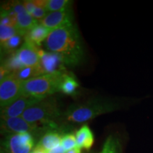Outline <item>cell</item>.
Here are the masks:
<instances>
[{"instance_id":"cell-9","label":"cell","mask_w":153,"mask_h":153,"mask_svg":"<svg viewBox=\"0 0 153 153\" xmlns=\"http://www.w3.org/2000/svg\"><path fill=\"white\" fill-rule=\"evenodd\" d=\"M41 100V99L22 94L11 105L1 109V117L15 118L22 116L28 108Z\"/></svg>"},{"instance_id":"cell-18","label":"cell","mask_w":153,"mask_h":153,"mask_svg":"<svg viewBox=\"0 0 153 153\" xmlns=\"http://www.w3.org/2000/svg\"><path fill=\"white\" fill-rule=\"evenodd\" d=\"M16 35H18L16 27L0 25V42H1V45H2L9 39H10L11 38Z\"/></svg>"},{"instance_id":"cell-13","label":"cell","mask_w":153,"mask_h":153,"mask_svg":"<svg viewBox=\"0 0 153 153\" xmlns=\"http://www.w3.org/2000/svg\"><path fill=\"white\" fill-rule=\"evenodd\" d=\"M51 30L48 29L43 25L38 24L32 28L25 36V41L32 43L34 45L39 46L43 41H45Z\"/></svg>"},{"instance_id":"cell-16","label":"cell","mask_w":153,"mask_h":153,"mask_svg":"<svg viewBox=\"0 0 153 153\" xmlns=\"http://www.w3.org/2000/svg\"><path fill=\"white\" fill-rule=\"evenodd\" d=\"M79 87V83L76 81L75 76L70 73H65L60 85V91L68 95L75 94L76 90Z\"/></svg>"},{"instance_id":"cell-2","label":"cell","mask_w":153,"mask_h":153,"mask_svg":"<svg viewBox=\"0 0 153 153\" xmlns=\"http://www.w3.org/2000/svg\"><path fill=\"white\" fill-rule=\"evenodd\" d=\"M120 104L110 99L96 98L70 106L63 114L67 121L83 123L100 115L112 112L119 108Z\"/></svg>"},{"instance_id":"cell-6","label":"cell","mask_w":153,"mask_h":153,"mask_svg":"<svg viewBox=\"0 0 153 153\" xmlns=\"http://www.w3.org/2000/svg\"><path fill=\"white\" fill-rule=\"evenodd\" d=\"M34 139L30 133L7 134L4 141V148L8 153H30Z\"/></svg>"},{"instance_id":"cell-17","label":"cell","mask_w":153,"mask_h":153,"mask_svg":"<svg viewBox=\"0 0 153 153\" xmlns=\"http://www.w3.org/2000/svg\"><path fill=\"white\" fill-rule=\"evenodd\" d=\"M71 7V1L69 0H48L45 9L48 12L63 10Z\"/></svg>"},{"instance_id":"cell-8","label":"cell","mask_w":153,"mask_h":153,"mask_svg":"<svg viewBox=\"0 0 153 153\" xmlns=\"http://www.w3.org/2000/svg\"><path fill=\"white\" fill-rule=\"evenodd\" d=\"M73 13L71 7L63 10L50 12L39 23L48 29L53 30L73 24Z\"/></svg>"},{"instance_id":"cell-1","label":"cell","mask_w":153,"mask_h":153,"mask_svg":"<svg viewBox=\"0 0 153 153\" xmlns=\"http://www.w3.org/2000/svg\"><path fill=\"white\" fill-rule=\"evenodd\" d=\"M51 52L60 55L64 65L74 67L84 59V48L77 28L73 24L51 30L45 41Z\"/></svg>"},{"instance_id":"cell-7","label":"cell","mask_w":153,"mask_h":153,"mask_svg":"<svg viewBox=\"0 0 153 153\" xmlns=\"http://www.w3.org/2000/svg\"><path fill=\"white\" fill-rule=\"evenodd\" d=\"M41 128L36 124L30 123L22 116L15 118L1 117V129L4 133H30L39 131Z\"/></svg>"},{"instance_id":"cell-26","label":"cell","mask_w":153,"mask_h":153,"mask_svg":"<svg viewBox=\"0 0 153 153\" xmlns=\"http://www.w3.org/2000/svg\"><path fill=\"white\" fill-rule=\"evenodd\" d=\"M65 153H82V151H81V149L77 148V147H76V148L72 149V150L67 151Z\"/></svg>"},{"instance_id":"cell-24","label":"cell","mask_w":153,"mask_h":153,"mask_svg":"<svg viewBox=\"0 0 153 153\" xmlns=\"http://www.w3.org/2000/svg\"><path fill=\"white\" fill-rule=\"evenodd\" d=\"M65 150H64V148H62V145H59L57 148L53 149L52 150H51L48 153H65Z\"/></svg>"},{"instance_id":"cell-5","label":"cell","mask_w":153,"mask_h":153,"mask_svg":"<svg viewBox=\"0 0 153 153\" xmlns=\"http://www.w3.org/2000/svg\"><path fill=\"white\" fill-rule=\"evenodd\" d=\"M23 82L14 72L7 74L0 82L1 109L9 106L22 95Z\"/></svg>"},{"instance_id":"cell-20","label":"cell","mask_w":153,"mask_h":153,"mask_svg":"<svg viewBox=\"0 0 153 153\" xmlns=\"http://www.w3.org/2000/svg\"><path fill=\"white\" fill-rule=\"evenodd\" d=\"M21 43V36L16 35L9 39L8 41L4 43L1 47L7 51H13L15 48H16L19 46Z\"/></svg>"},{"instance_id":"cell-21","label":"cell","mask_w":153,"mask_h":153,"mask_svg":"<svg viewBox=\"0 0 153 153\" xmlns=\"http://www.w3.org/2000/svg\"><path fill=\"white\" fill-rule=\"evenodd\" d=\"M48 14V11L45 9V8H43V7H36L34 9L33 13L31 14V16L33 17L34 19L38 21H41L42 19L45 18Z\"/></svg>"},{"instance_id":"cell-14","label":"cell","mask_w":153,"mask_h":153,"mask_svg":"<svg viewBox=\"0 0 153 153\" xmlns=\"http://www.w3.org/2000/svg\"><path fill=\"white\" fill-rule=\"evenodd\" d=\"M75 136L77 148L89 150L92 147L94 142V139L92 131L88 127V126L85 125L82 126L76 132Z\"/></svg>"},{"instance_id":"cell-19","label":"cell","mask_w":153,"mask_h":153,"mask_svg":"<svg viewBox=\"0 0 153 153\" xmlns=\"http://www.w3.org/2000/svg\"><path fill=\"white\" fill-rule=\"evenodd\" d=\"M61 145H62V148H64V150H65V152L76 148V136L72 133L65 134V135H62Z\"/></svg>"},{"instance_id":"cell-12","label":"cell","mask_w":153,"mask_h":153,"mask_svg":"<svg viewBox=\"0 0 153 153\" xmlns=\"http://www.w3.org/2000/svg\"><path fill=\"white\" fill-rule=\"evenodd\" d=\"M62 136L58 131L50 130L42 137L36 147L49 152L53 149L61 145Z\"/></svg>"},{"instance_id":"cell-22","label":"cell","mask_w":153,"mask_h":153,"mask_svg":"<svg viewBox=\"0 0 153 153\" xmlns=\"http://www.w3.org/2000/svg\"><path fill=\"white\" fill-rule=\"evenodd\" d=\"M23 4H24L26 12L30 15H31L33 11H34V9L36 7H38L37 5H36L35 0H27V1H24Z\"/></svg>"},{"instance_id":"cell-25","label":"cell","mask_w":153,"mask_h":153,"mask_svg":"<svg viewBox=\"0 0 153 153\" xmlns=\"http://www.w3.org/2000/svg\"><path fill=\"white\" fill-rule=\"evenodd\" d=\"M30 153H48V152H46L45 150H43V149L38 148V147L36 146V148H34V150L33 151H31Z\"/></svg>"},{"instance_id":"cell-23","label":"cell","mask_w":153,"mask_h":153,"mask_svg":"<svg viewBox=\"0 0 153 153\" xmlns=\"http://www.w3.org/2000/svg\"><path fill=\"white\" fill-rule=\"evenodd\" d=\"M10 9L12 10L16 15L22 14V13L26 12V9H25L24 5L23 3L20 2H14L12 4V6L10 7Z\"/></svg>"},{"instance_id":"cell-10","label":"cell","mask_w":153,"mask_h":153,"mask_svg":"<svg viewBox=\"0 0 153 153\" xmlns=\"http://www.w3.org/2000/svg\"><path fill=\"white\" fill-rule=\"evenodd\" d=\"M37 45L25 41L20 48L15 52V55L24 67L36 68L40 66V56Z\"/></svg>"},{"instance_id":"cell-27","label":"cell","mask_w":153,"mask_h":153,"mask_svg":"<svg viewBox=\"0 0 153 153\" xmlns=\"http://www.w3.org/2000/svg\"><path fill=\"white\" fill-rule=\"evenodd\" d=\"M101 153H107V150H106V147L104 146V148H103V150L101 151Z\"/></svg>"},{"instance_id":"cell-4","label":"cell","mask_w":153,"mask_h":153,"mask_svg":"<svg viewBox=\"0 0 153 153\" xmlns=\"http://www.w3.org/2000/svg\"><path fill=\"white\" fill-rule=\"evenodd\" d=\"M61 116V113L56 100L52 97L41 99L30 106L22 116L23 118L30 123L54 128L56 126L55 120Z\"/></svg>"},{"instance_id":"cell-11","label":"cell","mask_w":153,"mask_h":153,"mask_svg":"<svg viewBox=\"0 0 153 153\" xmlns=\"http://www.w3.org/2000/svg\"><path fill=\"white\" fill-rule=\"evenodd\" d=\"M38 54L41 60L40 67L43 74L65 70L64 64L59 54L54 52H45L42 49H39Z\"/></svg>"},{"instance_id":"cell-3","label":"cell","mask_w":153,"mask_h":153,"mask_svg":"<svg viewBox=\"0 0 153 153\" xmlns=\"http://www.w3.org/2000/svg\"><path fill=\"white\" fill-rule=\"evenodd\" d=\"M65 71L43 74L25 80L22 84V94L38 99H45L60 91Z\"/></svg>"},{"instance_id":"cell-15","label":"cell","mask_w":153,"mask_h":153,"mask_svg":"<svg viewBox=\"0 0 153 153\" xmlns=\"http://www.w3.org/2000/svg\"><path fill=\"white\" fill-rule=\"evenodd\" d=\"M38 24H39L38 21L34 19L31 15L28 14L27 12L18 14L16 26L18 35L21 36H26V34Z\"/></svg>"}]
</instances>
